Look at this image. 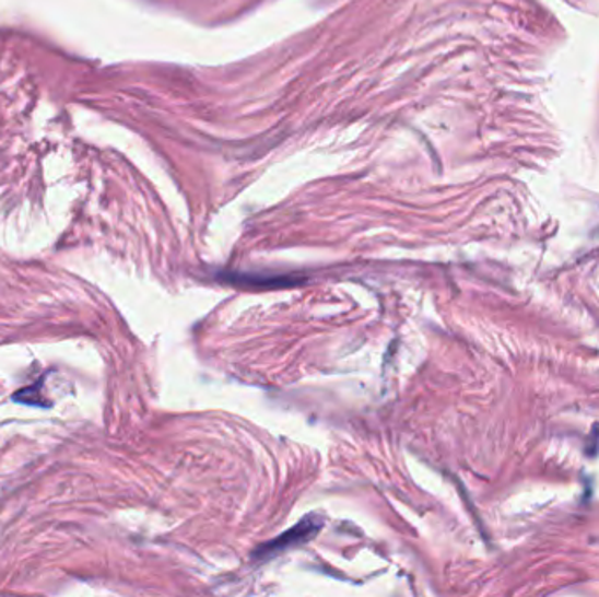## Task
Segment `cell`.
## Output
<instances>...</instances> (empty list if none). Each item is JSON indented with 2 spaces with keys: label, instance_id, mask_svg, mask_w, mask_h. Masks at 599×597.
I'll list each match as a JSON object with an SVG mask.
<instances>
[{
  "label": "cell",
  "instance_id": "6da1fadb",
  "mask_svg": "<svg viewBox=\"0 0 599 597\" xmlns=\"http://www.w3.org/2000/svg\"><path fill=\"white\" fill-rule=\"evenodd\" d=\"M321 526L322 520L318 515H307L302 523L296 524L295 527H291L290 531L278 536V538L270 541V543L261 545L260 549H256L252 555H255V559H258V561H261V559L275 558L282 550L291 549V547H295V545L309 541L310 538L318 535Z\"/></svg>",
  "mask_w": 599,
  "mask_h": 597
},
{
  "label": "cell",
  "instance_id": "7a4b0ae2",
  "mask_svg": "<svg viewBox=\"0 0 599 597\" xmlns=\"http://www.w3.org/2000/svg\"><path fill=\"white\" fill-rule=\"evenodd\" d=\"M220 279L234 285H246V288H290L302 282L298 277L290 276H261V273H220Z\"/></svg>",
  "mask_w": 599,
  "mask_h": 597
}]
</instances>
